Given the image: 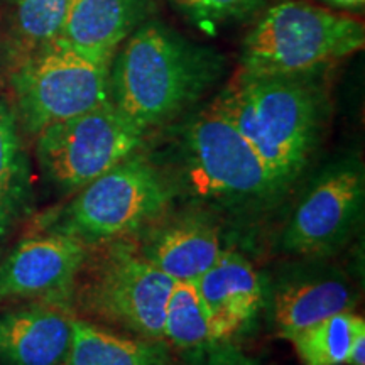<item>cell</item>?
Listing matches in <instances>:
<instances>
[{"mask_svg": "<svg viewBox=\"0 0 365 365\" xmlns=\"http://www.w3.org/2000/svg\"><path fill=\"white\" fill-rule=\"evenodd\" d=\"M144 135L143 127L108 100L41 130L36 153L41 170L54 185L76 190L135 154Z\"/></svg>", "mask_w": 365, "mask_h": 365, "instance_id": "52a82bcc", "label": "cell"}, {"mask_svg": "<svg viewBox=\"0 0 365 365\" xmlns=\"http://www.w3.org/2000/svg\"><path fill=\"white\" fill-rule=\"evenodd\" d=\"M171 196L163 173L132 154L85 185L56 220L54 232L76 237L90 247L108 244L158 217Z\"/></svg>", "mask_w": 365, "mask_h": 365, "instance_id": "277c9868", "label": "cell"}, {"mask_svg": "<svg viewBox=\"0 0 365 365\" xmlns=\"http://www.w3.org/2000/svg\"><path fill=\"white\" fill-rule=\"evenodd\" d=\"M195 284L212 318L218 341L230 339L261 307L259 274L244 255L234 250H223Z\"/></svg>", "mask_w": 365, "mask_h": 365, "instance_id": "4fadbf2b", "label": "cell"}, {"mask_svg": "<svg viewBox=\"0 0 365 365\" xmlns=\"http://www.w3.org/2000/svg\"><path fill=\"white\" fill-rule=\"evenodd\" d=\"M284 186L307 166L323 122V97L299 76L240 71L213 100Z\"/></svg>", "mask_w": 365, "mask_h": 365, "instance_id": "7a4b0ae2", "label": "cell"}, {"mask_svg": "<svg viewBox=\"0 0 365 365\" xmlns=\"http://www.w3.org/2000/svg\"><path fill=\"white\" fill-rule=\"evenodd\" d=\"M346 364L349 365H365V331L359 333L357 339L354 340L352 346H350Z\"/></svg>", "mask_w": 365, "mask_h": 365, "instance_id": "603a6c76", "label": "cell"}, {"mask_svg": "<svg viewBox=\"0 0 365 365\" xmlns=\"http://www.w3.org/2000/svg\"><path fill=\"white\" fill-rule=\"evenodd\" d=\"M186 170L195 193L220 200H261L282 186L215 102L185 134Z\"/></svg>", "mask_w": 365, "mask_h": 365, "instance_id": "ba28073f", "label": "cell"}, {"mask_svg": "<svg viewBox=\"0 0 365 365\" xmlns=\"http://www.w3.org/2000/svg\"><path fill=\"white\" fill-rule=\"evenodd\" d=\"M14 48L21 59L54 43L70 0H4Z\"/></svg>", "mask_w": 365, "mask_h": 365, "instance_id": "ffe728a7", "label": "cell"}, {"mask_svg": "<svg viewBox=\"0 0 365 365\" xmlns=\"http://www.w3.org/2000/svg\"><path fill=\"white\" fill-rule=\"evenodd\" d=\"M27 163L21 145L17 115L0 100V237L9 232L26 207Z\"/></svg>", "mask_w": 365, "mask_h": 365, "instance_id": "e0dca14e", "label": "cell"}, {"mask_svg": "<svg viewBox=\"0 0 365 365\" xmlns=\"http://www.w3.org/2000/svg\"><path fill=\"white\" fill-rule=\"evenodd\" d=\"M364 205V176L357 168L328 173L294 210L284 247L294 254L330 252L346 239Z\"/></svg>", "mask_w": 365, "mask_h": 365, "instance_id": "30bf717a", "label": "cell"}, {"mask_svg": "<svg viewBox=\"0 0 365 365\" xmlns=\"http://www.w3.org/2000/svg\"><path fill=\"white\" fill-rule=\"evenodd\" d=\"M88 255L90 245L61 232L24 239L0 264V301H66Z\"/></svg>", "mask_w": 365, "mask_h": 365, "instance_id": "9c48e42d", "label": "cell"}, {"mask_svg": "<svg viewBox=\"0 0 365 365\" xmlns=\"http://www.w3.org/2000/svg\"><path fill=\"white\" fill-rule=\"evenodd\" d=\"M110 66L58 41L27 54L12 75L17 113L29 134L76 117L110 98Z\"/></svg>", "mask_w": 365, "mask_h": 365, "instance_id": "8992f818", "label": "cell"}, {"mask_svg": "<svg viewBox=\"0 0 365 365\" xmlns=\"http://www.w3.org/2000/svg\"><path fill=\"white\" fill-rule=\"evenodd\" d=\"M193 352L188 365H254L240 349L227 341L195 349Z\"/></svg>", "mask_w": 365, "mask_h": 365, "instance_id": "7402d4cb", "label": "cell"}, {"mask_svg": "<svg viewBox=\"0 0 365 365\" xmlns=\"http://www.w3.org/2000/svg\"><path fill=\"white\" fill-rule=\"evenodd\" d=\"M327 6L341 9V11H359L365 6V0H323Z\"/></svg>", "mask_w": 365, "mask_h": 365, "instance_id": "cb8c5ba5", "label": "cell"}, {"mask_svg": "<svg viewBox=\"0 0 365 365\" xmlns=\"http://www.w3.org/2000/svg\"><path fill=\"white\" fill-rule=\"evenodd\" d=\"M73 318L65 301L49 299L0 313V364L63 365Z\"/></svg>", "mask_w": 365, "mask_h": 365, "instance_id": "8fae6325", "label": "cell"}, {"mask_svg": "<svg viewBox=\"0 0 365 365\" xmlns=\"http://www.w3.org/2000/svg\"><path fill=\"white\" fill-rule=\"evenodd\" d=\"M220 234L212 222L185 218L161 228L143 254L150 264L175 281H196L223 252Z\"/></svg>", "mask_w": 365, "mask_h": 365, "instance_id": "5bb4252c", "label": "cell"}, {"mask_svg": "<svg viewBox=\"0 0 365 365\" xmlns=\"http://www.w3.org/2000/svg\"><path fill=\"white\" fill-rule=\"evenodd\" d=\"M364 24L307 2L269 7L242 44V71L299 76L364 48Z\"/></svg>", "mask_w": 365, "mask_h": 365, "instance_id": "3957f363", "label": "cell"}, {"mask_svg": "<svg viewBox=\"0 0 365 365\" xmlns=\"http://www.w3.org/2000/svg\"><path fill=\"white\" fill-rule=\"evenodd\" d=\"M145 0H70L58 43L112 65L115 49L143 19Z\"/></svg>", "mask_w": 365, "mask_h": 365, "instance_id": "7c38bea8", "label": "cell"}, {"mask_svg": "<svg viewBox=\"0 0 365 365\" xmlns=\"http://www.w3.org/2000/svg\"><path fill=\"white\" fill-rule=\"evenodd\" d=\"M181 16L202 26L245 21L259 12L266 0H168Z\"/></svg>", "mask_w": 365, "mask_h": 365, "instance_id": "44dd1931", "label": "cell"}, {"mask_svg": "<svg viewBox=\"0 0 365 365\" xmlns=\"http://www.w3.org/2000/svg\"><path fill=\"white\" fill-rule=\"evenodd\" d=\"M163 340L182 350L220 344L195 281H176L164 313Z\"/></svg>", "mask_w": 365, "mask_h": 365, "instance_id": "ac0fdd59", "label": "cell"}, {"mask_svg": "<svg viewBox=\"0 0 365 365\" xmlns=\"http://www.w3.org/2000/svg\"><path fill=\"white\" fill-rule=\"evenodd\" d=\"M81 282L80 307L98 323L148 340H163L164 313L175 279L150 264L143 250L117 242L91 259Z\"/></svg>", "mask_w": 365, "mask_h": 365, "instance_id": "5b68a950", "label": "cell"}, {"mask_svg": "<svg viewBox=\"0 0 365 365\" xmlns=\"http://www.w3.org/2000/svg\"><path fill=\"white\" fill-rule=\"evenodd\" d=\"M354 294L350 286L335 277L298 281L282 287L274 298V322L289 340L304 328L331 314L352 312Z\"/></svg>", "mask_w": 365, "mask_h": 365, "instance_id": "2e32d148", "label": "cell"}, {"mask_svg": "<svg viewBox=\"0 0 365 365\" xmlns=\"http://www.w3.org/2000/svg\"><path fill=\"white\" fill-rule=\"evenodd\" d=\"M365 331L362 317L352 312L331 314L291 336L304 365H344L359 333Z\"/></svg>", "mask_w": 365, "mask_h": 365, "instance_id": "d6986e66", "label": "cell"}, {"mask_svg": "<svg viewBox=\"0 0 365 365\" xmlns=\"http://www.w3.org/2000/svg\"><path fill=\"white\" fill-rule=\"evenodd\" d=\"M222 70L223 59L217 51L161 22H149L122 43L110 68V98L148 130L195 103Z\"/></svg>", "mask_w": 365, "mask_h": 365, "instance_id": "6da1fadb", "label": "cell"}, {"mask_svg": "<svg viewBox=\"0 0 365 365\" xmlns=\"http://www.w3.org/2000/svg\"><path fill=\"white\" fill-rule=\"evenodd\" d=\"M168 350L159 340L124 335L75 317L63 365H164Z\"/></svg>", "mask_w": 365, "mask_h": 365, "instance_id": "9a60e30c", "label": "cell"}]
</instances>
